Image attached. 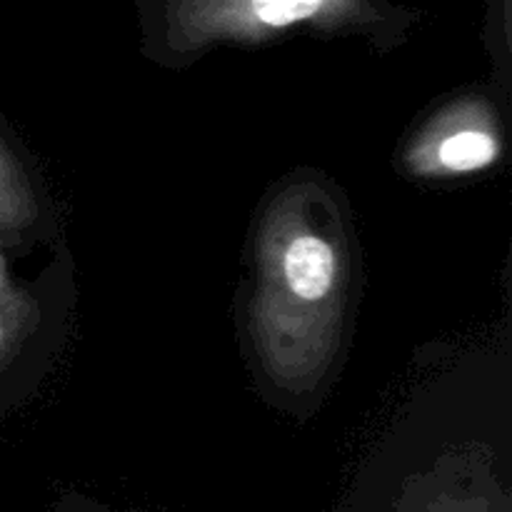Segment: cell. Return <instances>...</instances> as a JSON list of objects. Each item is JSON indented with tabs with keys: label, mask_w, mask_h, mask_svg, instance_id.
Returning <instances> with one entry per match:
<instances>
[{
	"label": "cell",
	"mask_w": 512,
	"mask_h": 512,
	"mask_svg": "<svg viewBox=\"0 0 512 512\" xmlns=\"http://www.w3.org/2000/svg\"><path fill=\"white\" fill-rule=\"evenodd\" d=\"M283 273L300 300H323L333 290L338 273L335 250L318 235H300L285 250Z\"/></svg>",
	"instance_id": "obj_1"
},
{
	"label": "cell",
	"mask_w": 512,
	"mask_h": 512,
	"mask_svg": "<svg viewBox=\"0 0 512 512\" xmlns=\"http://www.w3.org/2000/svg\"><path fill=\"white\" fill-rule=\"evenodd\" d=\"M438 158L443 168L453 173H473L488 168L498 158V143L483 130H463L440 143Z\"/></svg>",
	"instance_id": "obj_2"
},
{
	"label": "cell",
	"mask_w": 512,
	"mask_h": 512,
	"mask_svg": "<svg viewBox=\"0 0 512 512\" xmlns=\"http://www.w3.org/2000/svg\"><path fill=\"white\" fill-rule=\"evenodd\" d=\"M323 3L325 0H253V8L260 23L270 28H285L315 15Z\"/></svg>",
	"instance_id": "obj_3"
},
{
	"label": "cell",
	"mask_w": 512,
	"mask_h": 512,
	"mask_svg": "<svg viewBox=\"0 0 512 512\" xmlns=\"http://www.w3.org/2000/svg\"><path fill=\"white\" fill-rule=\"evenodd\" d=\"M0 338H3V330H0Z\"/></svg>",
	"instance_id": "obj_4"
}]
</instances>
